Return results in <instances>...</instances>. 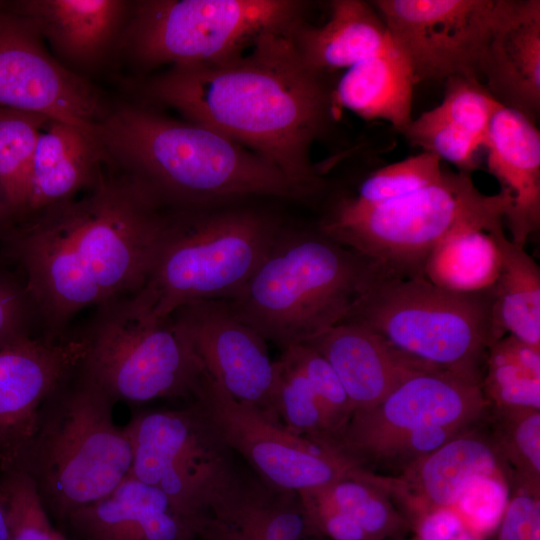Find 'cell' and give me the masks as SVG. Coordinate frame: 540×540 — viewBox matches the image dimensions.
<instances>
[{"mask_svg":"<svg viewBox=\"0 0 540 540\" xmlns=\"http://www.w3.org/2000/svg\"><path fill=\"white\" fill-rule=\"evenodd\" d=\"M127 174L101 172L81 198L18 222L2 244L21 271L43 335L59 337L82 310L136 294L171 219Z\"/></svg>","mask_w":540,"mask_h":540,"instance_id":"obj_1","label":"cell"},{"mask_svg":"<svg viewBox=\"0 0 540 540\" xmlns=\"http://www.w3.org/2000/svg\"><path fill=\"white\" fill-rule=\"evenodd\" d=\"M293 28L266 33L219 62L170 67L143 93L255 152L309 194L321 183L309 152L331 94L302 59Z\"/></svg>","mask_w":540,"mask_h":540,"instance_id":"obj_2","label":"cell"},{"mask_svg":"<svg viewBox=\"0 0 540 540\" xmlns=\"http://www.w3.org/2000/svg\"><path fill=\"white\" fill-rule=\"evenodd\" d=\"M96 138L106 163L135 180L162 209L306 195L272 163L216 130L140 105L108 110Z\"/></svg>","mask_w":540,"mask_h":540,"instance_id":"obj_3","label":"cell"},{"mask_svg":"<svg viewBox=\"0 0 540 540\" xmlns=\"http://www.w3.org/2000/svg\"><path fill=\"white\" fill-rule=\"evenodd\" d=\"M388 273L319 229L282 228L244 286L225 300L242 322L283 351L344 322Z\"/></svg>","mask_w":540,"mask_h":540,"instance_id":"obj_4","label":"cell"},{"mask_svg":"<svg viewBox=\"0 0 540 540\" xmlns=\"http://www.w3.org/2000/svg\"><path fill=\"white\" fill-rule=\"evenodd\" d=\"M113 405L80 365L45 404L13 467L29 474L49 515L65 521L130 475L132 445L113 420Z\"/></svg>","mask_w":540,"mask_h":540,"instance_id":"obj_5","label":"cell"},{"mask_svg":"<svg viewBox=\"0 0 540 540\" xmlns=\"http://www.w3.org/2000/svg\"><path fill=\"white\" fill-rule=\"evenodd\" d=\"M217 205L172 213L145 284L127 298L139 315L163 321L190 303L233 298L282 230L268 214Z\"/></svg>","mask_w":540,"mask_h":540,"instance_id":"obj_6","label":"cell"},{"mask_svg":"<svg viewBox=\"0 0 540 540\" xmlns=\"http://www.w3.org/2000/svg\"><path fill=\"white\" fill-rule=\"evenodd\" d=\"M508 208L507 197L482 193L471 174L445 170L436 183L387 202L343 198L318 229L394 275L423 277L426 259L441 241L467 227H503Z\"/></svg>","mask_w":540,"mask_h":540,"instance_id":"obj_7","label":"cell"},{"mask_svg":"<svg viewBox=\"0 0 540 540\" xmlns=\"http://www.w3.org/2000/svg\"><path fill=\"white\" fill-rule=\"evenodd\" d=\"M345 321L370 328L433 368L480 384L488 350L499 339L491 289L457 293L424 277L392 273L370 287Z\"/></svg>","mask_w":540,"mask_h":540,"instance_id":"obj_8","label":"cell"},{"mask_svg":"<svg viewBox=\"0 0 540 540\" xmlns=\"http://www.w3.org/2000/svg\"><path fill=\"white\" fill-rule=\"evenodd\" d=\"M302 6L290 0L135 1L118 44L145 67L215 63L245 52L266 33L293 28Z\"/></svg>","mask_w":540,"mask_h":540,"instance_id":"obj_9","label":"cell"},{"mask_svg":"<svg viewBox=\"0 0 540 540\" xmlns=\"http://www.w3.org/2000/svg\"><path fill=\"white\" fill-rule=\"evenodd\" d=\"M96 309L82 330L85 353L80 368L114 404L192 400L205 370L170 317L148 320L127 298Z\"/></svg>","mask_w":540,"mask_h":540,"instance_id":"obj_10","label":"cell"},{"mask_svg":"<svg viewBox=\"0 0 540 540\" xmlns=\"http://www.w3.org/2000/svg\"><path fill=\"white\" fill-rule=\"evenodd\" d=\"M124 428L133 450L130 475L161 490L193 520L239 461L192 401L140 412Z\"/></svg>","mask_w":540,"mask_h":540,"instance_id":"obj_11","label":"cell"},{"mask_svg":"<svg viewBox=\"0 0 540 540\" xmlns=\"http://www.w3.org/2000/svg\"><path fill=\"white\" fill-rule=\"evenodd\" d=\"M191 401L228 448L278 489L298 493L322 487L357 468L337 451L297 435L235 400L206 372Z\"/></svg>","mask_w":540,"mask_h":540,"instance_id":"obj_12","label":"cell"},{"mask_svg":"<svg viewBox=\"0 0 540 540\" xmlns=\"http://www.w3.org/2000/svg\"><path fill=\"white\" fill-rule=\"evenodd\" d=\"M393 45L411 66L416 83L466 76L478 65L501 0H377ZM479 81V80H478Z\"/></svg>","mask_w":540,"mask_h":540,"instance_id":"obj_13","label":"cell"},{"mask_svg":"<svg viewBox=\"0 0 540 540\" xmlns=\"http://www.w3.org/2000/svg\"><path fill=\"white\" fill-rule=\"evenodd\" d=\"M0 106L71 125L95 142L109 110L89 82L48 52L34 24L5 4H0Z\"/></svg>","mask_w":540,"mask_h":540,"instance_id":"obj_14","label":"cell"},{"mask_svg":"<svg viewBox=\"0 0 540 540\" xmlns=\"http://www.w3.org/2000/svg\"><path fill=\"white\" fill-rule=\"evenodd\" d=\"M490 406L481 384L432 370L410 377L372 409L354 412L335 450L355 467L375 450L428 426H475Z\"/></svg>","mask_w":540,"mask_h":540,"instance_id":"obj_15","label":"cell"},{"mask_svg":"<svg viewBox=\"0 0 540 540\" xmlns=\"http://www.w3.org/2000/svg\"><path fill=\"white\" fill-rule=\"evenodd\" d=\"M170 319L213 380L235 400L283 425L276 407L277 368L267 341L234 314L227 300L190 303Z\"/></svg>","mask_w":540,"mask_h":540,"instance_id":"obj_16","label":"cell"},{"mask_svg":"<svg viewBox=\"0 0 540 540\" xmlns=\"http://www.w3.org/2000/svg\"><path fill=\"white\" fill-rule=\"evenodd\" d=\"M84 353L82 331L40 334L0 349V460L6 469L19 461L45 404L79 367Z\"/></svg>","mask_w":540,"mask_h":540,"instance_id":"obj_17","label":"cell"},{"mask_svg":"<svg viewBox=\"0 0 540 540\" xmlns=\"http://www.w3.org/2000/svg\"><path fill=\"white\" fill-rule=\"evenodd\" d=\"M317 535L296 492L278 489L241 459L197 518L195 540H305Z\"/></svg>","mask_w":540,"mask_h":540,"instance_id":"obj_18","label":"cell"},{"mask_svg":"<svg viewBox=\"0 0 540 540\" xmlns=\"http://www.w3.org/2000/svg\"><path fill=\"white\" fill-rule=\"evenodd\" d=\"M487 420L455 436L402 474L384 477L394 505L409 525L430 510L453 507L475 476L500 474L511 482V472Z\"/></svg>","mask_w":540,"mask_h":540,"instance_id":"obj_19","label":"cell"},{"mask_svg":"<svg viewBox=\"0 0 540 540\" xmlns=\"http://www.w3.org/2000/svg\"><path fill=\"white\" fill-rule=\"evenodd\" d=\"M478 80L495 100L535 122L540 108V1L501 0Z\"/></svg>","mask_w":540,"mask_h":540,"instance_id":"obj_20","label":"cell"},{"mask_svg":"<svg viewBox=\"0 0 540 540\" xmlns=\"http://www.w3.org/2000/svg\"><path fill=\"white\" fill-rule=\"evenodd\" d=\"M306 345L332 366L352 404L353 413L377 406L410 377L438 370L405 354L378 333L355 322H342Z\"/></svg>","mask_w":540,"mask_h":540,"instance_id":"obj_21","label":"cell"},{"mask_svg":"<svg viewBox=\"0 0 540 540\" xmlns=\"http://www.w3.org/2000/svg\"><path fill=\"white\" fill-rule=\"evenodd\" d=\"M483 148L489 172L509 201L506 222L511 240L523 247L540 227V133L523 113L501 104Z\"/></svg>","mask_w":540,"mask_h":540,"instance_id":"obj_22","label":"cell"},{"mask_svg":"<svg viewBox=\"0 0 540 540\" xmlns=\"http://www.w3.org/2000/svg\"><path fill=\"white\" fill-rule=\"evenodd\" d=\"M5 6L30 20L50 44L57 60L74 71L99 65L116 47L131 2L23 0Z\"/></svg>","mask_w":540,"mask_h":540,"instance_id":"obj_23","label":"cell"},{"mask_svg":"<svg viewBox=\"0 0 540 540\" xmlns=\"http://www.w3.org/2000/svg\"><path fill=\"white\" fill-rule=\"evenodd\" d=\"M79 540H195L196 520L158 488L131 475L110 494L65 520Z\"/></svg>","mask_w":540,"mask_h":540,"instance_id":"obj_24","label":"cell"},{"mask_svg":"<svg viewBox=\"0 0 540 540\" xmlns=\"http://www.w3.org/2000/svg\"><path fill=\"white\" fill-rule=\"evenodd\" d=\"M304 62L316 73L348 69L393 45L379 13L369 2L334 0L321 26L301 22L292 30Z\"/></svg>","mask_w":540,"mask_h":540,"instance_id":"obj_25","label":"cell"},{"mask_svg":"<svg viewBox=\"0 0 540 540\" xmlns=\"http://www.w3.org/2000/svg\"><path fill=\"white\" fill-rule=\"evenodd\" d=\"M102 163L106 159L97 142L71 125L50 120L33 157L27 216L92 188Z\"/></svg>","mask_w":540,"mask_h":540,"instance_id":"obj_26","label":"cell"},{"mask_svg":"<svg viewBox=\"0 0 540 540\" xmlns=\"http://www.w3.org/2000/svg\"><path fill=\"white\" fill-rule=\"evenodd\" d=\"M415 84L410 64L392 45L346 69L331 100L366 120H384L403 134L413 119Z\"/></svg>","mask_w":540,"mask_h":540,"instance_id":"obj_27","label":"cell"},{"mask_svg":"<svg viewBox=\"0 0 540 540\" xmlns=\"http://www.w3.org/2000/svg\"><path fill=\"white\" fill-rule=\"evenodd\" d=\"M500 254L499 275L491 288L498 338L506 333L540 348V268L525 247L508 238L503 227L489 231Z\"/></svg>","mask_w":540,"mask_h":540,"instance_id":"obj_28","label":"cell"},{"mask_svg":"<svg viewBox=\"0 0 540 540\" xmlns=\"http://www.w3.org/2000/svg\"><path fill=\"white\" fill-rule=\"evenodd\" d=\"M500 264L499 250L491 234L467 227L450 234L431 251L422 276L449 291L478 293L492 288Z\"/></svg>","mask_w":540,"mask_h":540,"instance_id":"obj_29","label":"cell"},{"mask_svg":"<svg viewBox=\"0 0 540 540\" xmlns=\"http://www.w3.org/2000/svg\"><path fill=\"white\" fill-rule=\"evenodd\" d=\"M298 493L348 515L373 540L399 538L410 529L391 499L386 479L359 468L328 485Z\"/></svg>","mask_w":540,"mask_h":540,"instance_id":"obj_30","label":"cell"},{"mask_svg":"<svg viewBox=\"0 0 540 540\" xmlns=\"http://www.w3.org/2000/svg\"><path fill=\"white\" fill-rule=\"evenodd\" d=\"M481 389L490 408L540 410V348L509 334L495 341Z\"/></svg>","mask_w":540,"mask_h":540,"instance_id":"obj_31","label":"cell"},{"mask_svg":"<svg viewBox=\"0 0 540 540\" xmlns=\"http://www.w3.org/2000/svg\"><path fill=\"white\" fill-rule=\"evenodd\" d=\"M49 121L36 113L0 106V184L18 222L28 215L33 157Z\"/></svg>","mask_w":540,"mask_h":540,"instance_id":"obj_32","label":"cell"},{"mask_svg":"<svg viewBox=\"0 0 540 540\" xmlns=\"http://www.w3.org/2000/svg\"><path fill=\"white\" fill-rule=\"evenodd\" d=\"M488 426L511 483L540 494V410L490 408Z\"/></svg>","mask_w":540,"mask_h":540,"instance_id":"obj_33","label":"cell"},{"mask_svg":"<svg viewBox=\"0 0 540 540\" xmlns=\"http://www.w3.org/2000/svg\"><path fill=\"white\" fill-rule=\"evenodd\" d=\"M275 363L276 407L281 423L289 431L335 450L320 403L299 366L286 351Z\"/></svg>","mask_w":540,"mask_h":540,"instance_id":"obj_34","label":"cell"},{"mask_svg":"<svg viewBox=\"0 0 540 540\" xmlns=\"http://www.w3.org/2000/svg\"><path fill=\"white\" fill-rule=\"evenodd\" d=\"M444 171L437 157L421 152L372 172L351 198L362 205L387 202L436 183Z\"/></svg>","mask_w":540,"mask_h":540,"instance_id":"obj_35","label":"cell"},{"mask_svg":"<svg viewBox=\"0 0 540 540\" xmlns=\"http://www.w3.org/2000/svg\"><path fill=\"white\" fill-rule=\"evenodd\" d=\"M403 135L411 144L423 148V152L455 165L459 172L471 174L478 168L482 142L433 109L412 119Z\"/></svg>","mask_w":540,"mask_h":540,"instance_id":"obj_36","label":"cell"},{"mask_svg":"<svg viewBox=\"0 0 540 540\" xmlns=\"http://www.w3.org/2000/svg\"><path fill=\"white\" fill-rule=\"evenodd\" d=\"M7 471L0 484L7 502L9 540H68L52 526L29 474L18 467Z\"/></svg>","mask_w":540,"mask_h":540,"instance_id":"obj_37","label":"cell"},{"mask_svg":"<svg viewBox=\"0 0 540 540\" xmlns=\"http://www.w3.org/2000/svg\"><path fill=\"white\" fill-rule=\"evenodd\" d=\"M286 351L310 383L323 412L333 448L353 414L352 404L332 366L306 344Z\"/></svg>","mask_w":540,"mask_h":540,"instance_id":"obj_38","label":"cell"},{"mask_svg":"<svg viewBox=\"0 0 540 540\" xmlns=\"http://www.w3.org/2000/svg\"><path fill=\"white\" fill-rule=\"evenodd\" d=\"M446 82L443 100L433 110L484 145L491 118L499 103L475 78L454 76Z\"/></svg>","mask_w":540,"mask_h":540,"instance_id":"obj_39","label":"cell"},{"mask_svg":"<svg viewBox=\"0 0 540 540\" xmlns=\"http://www.w3.org/2000/svg\"><path fill=\"white\" fill-rule=\"evenodd\" d=\"M510 495V479L500 474L475 476L464 487L453 509L464 525L485 538L495 532Z\"/></svg>","mask_w":540,"mask_h":540,"instance_id":"obj_40","label":"cell"},{"mask_svg":"<svg viewBox=\"0 0 540 540\" xmlns=\"http://www.w3.org/2000/svg\"><path fill=\"white\" fill-rule=\"evenodd\" d=\"M36 329L42 334L37 310L23 280L0 273V349L36 336Z\"/></svg>","mask_w":540,"mask_h":540,"instance_id":"obj_41","label":"cell"},{"mask_svg":"<svg viewBox=\"0 0 540 540\" xmlns=\"http://www.w3.org/2000/svg\"><path fill=\"white\" fill-rule=\"evenodd\" d=\"M538 519L540 494L512 485L506 508L495 530L494 540H528Z\"/></svg>","mask_w":540,"mask_h":540,"instance_id":"obj_42","label":"cell"},{"mask_svg":"<svg viewBox=\"0 0 540 540\" xmlns=\"http://www.w3.org/2000/svg\"><path fill=\"white\" fill-rule=\"evenodd\" d=\"M297 494L307 520L317 535L331 540H373L348 515L307 495Z\"/></svg>","mask_w":540,"mask_h":540,"instance_id":"obj_43","label":"cell"},{"mask_svg":"<svg viewBox=\"0 0 540 540\" xmlns=\"http://www.w3.org/2000/svg\"><path fill=\"white\" fill-rule=\"evenodd\" d=\"M412 540H484L468 529L452 507L430 510L410 524Z\"/></svg>","mask_w":540,"mask_h":540,"instance_id":"obj_44","label":"cell"},{"mask_svg":"<svg viewBox=\"0 0 540 540\" xmlns=\"http://www.w3.org/2000/svg\"><path fill=\"white\" fill-rule=\"evenodd\" d=\"M18 223L17 216L10 207L0 184V244L2 245L11 230Z\"/></svg>","mask_w":540,"mask_h":540,"instance_id":"obj_45","label":"cell"},{"mask_svg":"<svg viewBox=\"0 0 540 540\" xmlns=\"http://www.w3.org/2000/svg\"><path fill=\"white\" fill-rule=\"evenodd\" d=\"M0 540H9V520L5 495L0 484Z\"/></svg>","mask_w":540,"mask_h":540,"instance_id":"obj_46","label":"cell"},{"mask_svg":"<svg viewBox=\"0 0 540 540\" xmlns=\"http://www.w3.org/2000/svg\"><path fill=\"white\" fill-rule=\"evenodd\" d=\"M528 540H540V519L534 523Z\"/></svg>","mask_w":540,"mask_h":540,"instance_id":"obj_47","label":"cell"},{"mask_svg":"<svg viewBox=\"0 0 540 540\" xmlns=\"http://www.w3.org/2000/svg\"><path fill=\"white\" fill-rule=\"evenodd\" d=\"M410 540H412V539H410Z\"/></svg>","mask_w":540,"mask_h":540,"instance_id":"obj_48","label":"cell"}]
</instances>
